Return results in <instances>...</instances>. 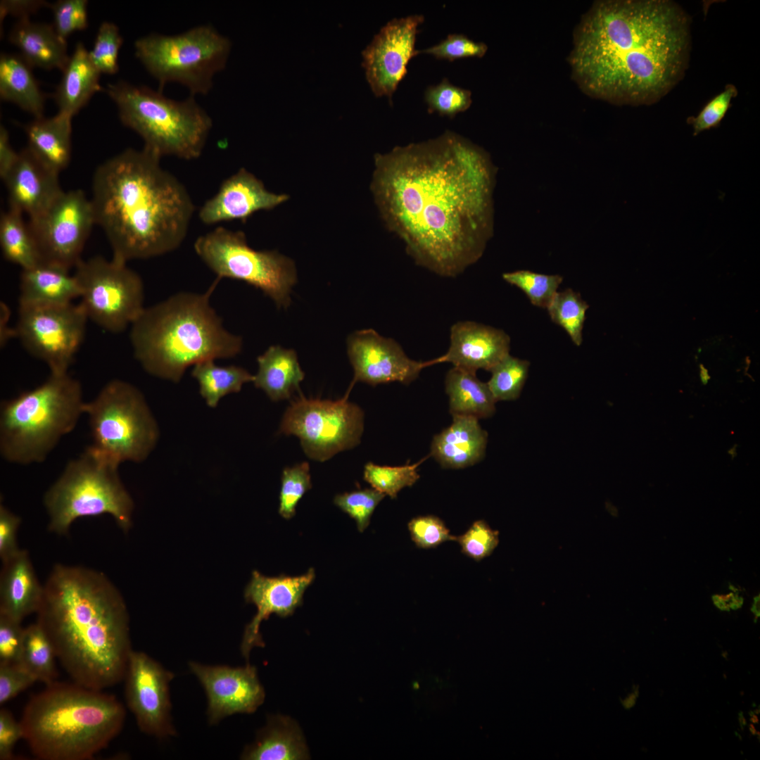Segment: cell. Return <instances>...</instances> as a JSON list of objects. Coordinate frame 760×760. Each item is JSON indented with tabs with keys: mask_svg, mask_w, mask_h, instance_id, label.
<instances>
[{
	"mask_svg": "<svg viewBox=\"0 0 760 760\" xmlns=\"http://www.w3.org/2000/svg\"><path fill=\"white\" fill-rule=\"evenodd\" d=\"M371 189L389 230L414 262L456 277L482 255L493 230L488 154L452 132L374 156Z\"/></svg>",
	"mask_w": 760,
	"mask_h": 760,
	"instance_id": "1",
	"label": "cell"
},
{
	"mask_svg": "<svg viewBox=\"0 0 760 760\" xmlns=\"http://www.w3.org/2000/svg\"><path fill=\"white\" fill-rule=\"evenodd\" d=\"M690 38V19L675 2L601 1L576 30L570 64L577 82L592 96L652 104L684 75Z\"/></svg>",
	"mask_w": 760,
	"mask_h": 760,
	"instance_id": "2",
	"label": "cell"
},
{
	"mask_svg": "<svg viewBox=\"0 0 760 760\" xmlns=\"http://www.w3.org/2000/svg\"><path fill=\"white\" fill-rule=\"evenodd\" d=\"M37 623L73 682L103 690L124 678L131 649L124 600L103 574L56 564Z\"/></svg>",
	"mask_w": 760,
	"mask_h": 760,
	"instance_id": "3",
	"label": "cell"
},
{
	"mask_svg": "<svg viewBox=\"0 0 760 760\" xmlns=\"http://www.w3.org/2000/svg\"><path fill=\"white\" fill-rule=\"evenodd\" d=\"M158 155L127 148L101 163L92 179L96 223L115 260L163 255L184 241L194 205L184 185L160 165Z\"/></svg>",
	"mask_w": 760,
	"mask_h": 760,
	"instance_id": "4",
	"label": "cell"
},
{
	"mask_svg": "<svg viewBox=\"0 0 760 760\" xmlns=\"http://www.w3.org/2000/svg\"><path fill=\"white\" fill-rule=\"evenodd\" d=\"M220 279L204 293L179 292L145 308L131 325L134 355L149 374L179 382L190 366L231 358L242 338L230 333L210 303Z\"/></svg>",
	"mask_w": 760,
	"mask_h": 760,
	"instance_id": "5",
	"label": "cell"
},
{
	"mask_svg": "<svg viewBox=\"0 0 760 760\" xmlns=\"http://www.w3.org/2000/svg\"><path fill=\"white\" fill-rule=\"evenodd\" d=\"M125 718L114 695L56 680L30 698L20 723L36 758L88 760L120 732Z\"/></svg>",
	"mask_w": 760,
	"mask_h": 760,
	"instance_id": "6",
	"label": "cell"
},
{
	"mask_svg": "<svg viewBox=\"0 0 760 760\" xmlns=\"http://www.w3.org/2000/svg\"><path fill=\"white\" fill-rule=\"evenodd\" d=\"M81 384L68 372L50 374L41 385L4 400L0 408V452L8 462H42L84 414Z\"/></svg>",
	"mask_w": 760,
	"mask_h": 760,
	"instance_id": "7",
	"label": "cell"
},
{
	"mask_svg": "<svg viewBox=\"0 0 760 760\" xmlns=\"http://www.w3.org/2000/svg\"><path fill=\"white\" fill-rule=\"evenodd\" d=\"M106 93L121 122L141 137L144 148L161 158L191 160L201 156L213 120L194 96L174 100L161 91L125 81L108 84Z\"/></svg>",
	"mask_w": 760,
	"mask_h": 760,
	"instance_id": "8",
	"label": "cell"
},
{
	"mask_svg": "<svg viewBox=\"0 0 760 760\" xmlns=\"http://www.w3.org/2000/svg\"><path fill=\"white\" fill-rule=\"evenodd\" d=\"M118 467L90 446L70 460L44 497L49 530L64 535L80 517L108 514L127 531L134 502L121 481Z\"/></svg>",
	"mask_w": 760,
	"mask_h": 760,
	"instance_id": "9",
	"label": "cell"
},
{
	"mask_svg": "<svg viewBox=\"0 0 760 760\" xmlns=\"http://www.w3.org/2000/svg\"><path fill=\"white\" fill-rule=\"evenodd\" d=\"M84 414L92 439L89 446L118 466L145 461L159 440V427L144 395L129 382H108L85 402Z\"/></svg>",
	"mask_w": 760,
	"mask_h": 760,
	"instance_id": "10",
	"label": "cell"
},
{
	"mask_svg": "<svg viewBox=\"0 0 760 760\" xmlns=\"http://www.w3.org/2000/svg\"><path fill=\"white\" fill-rule=\"evenodd\" d=\"M231 49L230 39L211 25L173 35L151 33L134 42L137 58L157 80L159 91L169 82H177L192 96L211 90L213 77L225 68Z\"/></svg>",
	"mask_w": 760,
	"mask_h": 760,
	"instance_id": "11",
	"label": "cell"
},
{
	"mask_svg": "<svg viewBox=\"0 0 760 760\" xmlns=\"http://www.w3.org/2000/svg\"><path fill=\"white\" fill-rule=\"evenodd\" d=\"M194 248L217 278L245 281L260 289L279 308L290 305L297 276L289 258L275 251L254 250L243 232L222 226L198 237Z\"/></svg>",
	"mask_w": 760,
	"mask_h": 760,
	"instance_id": "12",
	"label": "cell"
},
{
	"mask_svg": "<svg viewBox=\"0 0 760 760\" xmlns=\"http://www.w3.org/2000/svg\"><path fill=\"white\" fill-rule=\"evenodd\" d=\"M73 274L88 319L111 333L123 331L144 310V284L127 262L97 255L81 259Z\"/></svg>",
	"mask_w": 760,
	"mask_h": 760,
	"instance_id": "13",
	"label": "cell"
},
{
	"mask_svg": "<svg viewBox=\"0 0 760 760\" xmlns=\"http://www.w3.org/2000/svg\"><path fill=\"white\" fill-rule=\"evenodd\" d=\"M348 394L336 400L300 395L286 408L279 433L296 436L305 454L318 462L355 448L364 431V412Z\"/></svg>",
	"mask_w": 760,
	"mask_h": 760,
	"instance_id": "14",
	"label": "cell"
},
{
	"mask_svg": "<svg viewBox=\"0 0 760 760\" xmlns=\"http://www.w3.org/2000/svg\"><path fill=\"white\" fill-rule=\"evenodd\" d=\"M88 320L80 303H19L16 337L51 374H65L83 341Z\"/></svg>",
	"mask_w": 760,
	"mask_h": 760,
	"instance_id": "15",
	"label": "cell"
},
{
	"mask_svg": "<svg viewBox=\"0 0 760 760\" xmlns=\"http://www.w3.org/2000/svg\"><path fill=\"white\" fill-rule=\"evenodd\" d=\"M95 224L91 199L80 189L63 191L44 212L28 222L42 262L69 270L82 259Z\"/></svg>",
	"mask_w": 760,
	"mask_h": 760,
	"instance_id": "16",
	"label": "cell"
},
{
	"mask_svg": "<svg viewBox=\"0 0 760 760\" xmlns=\"http://www.w3.org/2000/svg\"><path fill=\"white\" fill-rule=\"evenodd\" d=\"M173 678V673L146 653L131 651L124 676L126 702L139 729L159 739L175 734L170 696Z\"/></svg>",
	"mask_w": 760,
	"mask_h": 760,
	"instance_id": "17",
	"label": "cell"
},
{
	"mask_svg": "<svg viewBox=\"0 0 760 760\" xmlns=\"http://www.w3.org/2000/svg\"><path fill=\"white\" fill-rule=\"evenodd\" d=\"M422 14L395 18L387 22L362 51L365 77L376 96L390 100L407 74L409 61L419 54L415 47Z\"/></svg>",
	"mask_w": 760,
	"mask_h": 760,
	"instance_id": "18",
	"label": "cell"
},
{
	"mask_svg": "<svg viewBox=\"0 0 760 760\" xmlns=\"http://www.w3.org/2000/svg\"><path fill=\"white\" fill-rule=\"evenodd\" d=\"M189 668L205 690L211 725L233 714H252L264 702L265 690L253 666H210L189 661Z\"/></svg>",
	"mask_w": 760,
	"mask_h": 760,
	"instance_id": "19",
	"label": "cell"
},
{
	"mask_svg": "<svg viewBox=\"0 0 760 760\" xmlns=\"http://www.w3.org/2000/svg\"><path fill=\"white\" fill-rule=\"evenodd\" d=\"M348 355L354 371L348 392L357 381L372 386L391 382L409 384L429 362L410 359L395 340L372 329L353 333L348 338Z\"/></svg>",
	"mask_w": 760,
	"mask_h": 760,
	"instance_id": "20",
	"label": "cell"
},
{
	"mask_svg": "<svg viewBox=\"0 0 760 760\" xmlns=\"http://www.w3.org/2000/svg\"><path fill=\"white\" fill-rule=\"evenodd\" d=\"M315 578V572L312 568L306 574L297 576L268 577L258 571H253L244 597L248 603L256 607L257 613L243 632L241 652L245 658L249 657L255 647L265 645L260 633L262 621L272 614L282 618L291 616L302 605L304 593Z\"/></svg>",
	"mask_w": 760,
	"mask_h": 760,
	"instance_id": "21",
	"label": "cell"
},
{
	"mask_svg": "<svg viewBox=\"0 0 760 760\" xmlns=\"http://www.w3.org/2000/svg\"><path fill=\"white\" fill-rule=\"evenodd\" d=\"M288 199L287 194L269 191L254 175L241 168L224 179L216 194L204 203L198 217L207 225L233 220L245 222L253 213L273 209Z\"/></svg>",
	"mask_w": 760,
	"mask_h": 760,
	"instance_id": "22",
	"label": "cell"
},
{
	"mask_svg": "<svg viewBox=\"0 0 760 760\" xmlns=\"http://www.w3.org/2000/svg\"><path fill=\"white\" fill-rule=\"evenodd\" d=\"M509 348L510 338L504 331L472 321L458 322L450 328L447 352L429 364L450 362L473 372H490L509 354Z\"/></svg>",
	"mask_w": 760,
	"mask_h": 760,
	"instance_id": "23",
	"label": "cell"
},
{
	"mask_svg": "<svg viewBox=\"0 0 760 760\" xmlns=\"http://www.w3.org/2000/svg\"><path fill=\"white\" fill-rule=\"evenodd\" d=\"M58 173L41 163L27 147L4 181L9 208L26 213L29 218L44 212L63 191Z\"/></svg>",
	"mask_w": 760,
	"mask_h": 760,
	"instance_id": "24",
	"label": "cell"
},
{
	"mask_svg": "<svg viewBox=\"0 0 760 760\" xmlns=\"http://www.w3.org/2000/svg\"><path fill=\"white\" fill-rule=\"evenodd\" d=\"M0 575V614L21 622L37 613L44 595L27 552H20L2 562Z\"/></svg>",
	"mask_w": 760,
	"mask_h": 760,
	"instance_id": "25",
	"label": "cell"
},
{
	"mask_svg": "<svg viewBox=\"0 0 760 760\" xmlns=\"http://www.w3.org/2000/svg\"><path fill=\"white\" fill-rule=\"evenodd\" d=\"M487 441L477 418L455 415L451 425L434 436L431 455L443 468L463 469L483 459Z\"/></svg>",
	"mask_w": 760,
	"mask_h": 760,
	"instance_id": "26",
	"label": "cell"
},
{
	"mask_svg": "<svg viewBox=\"0 0 760 760\" xmlns=\"http://www.w3.org/2000/svg\"><path fill=\"white\" fill-rule=\"evenodd\" d=\"M244 760H305L310 759L303 732L289 716L273 715L267 718L254 742L243 749Z\"/></svg>",
	"mask_w": 760,
	"mask_h": 760,
	"instance_id": "27",
	"label": "cell"
},
{
	"mask_svg": "<svg viewBox=\"0 0 760 760\" xmlns=\"http://www.w3.org/2000/svg\"><path fill=\"white\" fill-rule=\"evenodd\" d=\"M8 39L32 67L62 71L70 57L66 40L52 25L20 19L10 32Z\"/></svg>",
	"mask_w": 760,
	"mask_h": 760,
	"instance_id": "28",
	"label": "cell"
},
{
	"mask_svg": "<svg viewBox=\"0 0 760 760\" xmlns=\"http://www.w3.org/2000/svg\"><path fill=\"white\" fill-rule=\"evenodd\" d=\"M19 289V303L23 304H68L80 296L77 281L69 270L43 262L22 270Z\"/></svg>",
	"mask_w": 760,
	"mask_h": 760,
	"instance_id": "29",
	"label": "cell"
},
{
	"mask_svg": "<svg viewBox=\"0 0 760 760\" xmlns=\"http://www.w3.org/2000/svg\"><path fill=\"white\" fill-rule=\"evenodd\" d=\"M101 72L90 60L89 51L78 42L62 70V77L53 95L58 113L73 117L99 91Z\"/></svg>",
	"mask_w": 760,
	"mask_h": 760,
	"instance_id": "30",
	"label": "cell"
},
{
	"mask_svg": "<svg viewBox=\"0 0 760 760\" xmlns=\"http://www.w3.org/2000/svg\"><path fill=\"white\" fill-rule=\"evenodd\" d=\"M72 118L58 113L53 117L34 118L25 129L27 148L46 167L59 174L71 157Z\"/></svg>",
	"mask_w": 760,
	"mask_h": 760,
	"instance_id": "31",
	"label": "cell"
},
{
	"mask_svg": "<svg viewBox=\"0 0 760 760\" xmlns=\"http://www.w3.org/2000/svg\"><path fill=\"white\" fill-rule=\"evenodd\" d=\"M257 362L258 369L253 382L272 401L289 399L304 379L293 350L272 346L258 357Z\"/></svg>",
	"mask_w": 760,
	"mask_h": 760,
	"instance_id": "32",
	"label": "cell"
},
{
	"mask_svg": "<svg viewBox=\"0 0 760 760\" xmlns=\"http://www.w3.org/2000/svg\"><path fill=\"white\" fill-rule=\"evenodd\" d=\"M32 66L20 55L0 56V96L32 115L44 117L45 96L41 91Z\"/></svg>",
	"mask_w": 760,
	"mask_h": 760,
	"instance_id": "33",
	"label": "cell"
},
{
	"mask_svg": "<svg viewBox=\"0 0 760 760\" xmlns=\"http://www.w3.org/2000/svg\"><path fill=\"white\" fill-rule=\"evenodd\" d=\"M445 389L452 416L479 419L495 413L496 401L487 383L480 381L476 372L453 367L446 374Z\"/></svg>",
	"mask_w": 760,
	"mask_h": 760,
	"instance_id": "34",
	"label": "cell"
},
{
	"mask_svg": "<svg viewBox=\"0 0 760 760\" xmlns=\"http://www.w3.org/2000/svg\"><path fill=\"white\" fill-rule=\"evenodd\" d=\"M0 246L8 261L22 270L32 267L42 262L41 256L28 223L23 214L9 208L0 218Z\"/></svg>",
	"mask_w": 760,
	"mask_h": 760,
	"instance_id": "35",
	"label": "cell"
},
{
	"mask_svg": "<svg viewBox=\"0 0 760 760\" xmlns=\"http://www.w3.org/2000/svg\"><path fill=\"white\" fill-rule=\"evenodd\" d=\"M191 375L198 384L201 397L212 408L217 407L223 397L239 392L244 384L254 380V375L244 368L235 365L218 366L215 360L195 365Z\"/></svg>",
	"mask_w": 760,
	"mask_h": 760,
	"instance_id": "36",
	"label": "cell"
},
{
	"mask_svg": "<svg viewBox=\"0 0 760 760\" xmlns=\"http://www.w3.org/2000/svg\"><path fill=\"white\" fill-rule=\"evenodd\" d=\"M56 659L53 646L39 624L25 628L19 664L37 681L48 685L56 681Z\"/></svg>",
	"mask_w": 760,
	"mask_h": 760,
	"instance_id": "37",
	"label": "cell"
},
{
	"mask_svg": "<svg viewBox=\"0 0 760 760\" xmlns=\"http://www.w3.org/2000/svg\"><path fill=\"white\" fill-rule=\"evenodd\" d=\"M588 304L579 293L567 289L557 292L547 310L553 322L562 327L576 346L583 342V328Z\"/></svg>",
	"mask_w": 760,
	"mask_h": 760,
	"instance_id": "38",
	"label": "cell"
},
{
	"mask_svg": "<svg viewBox=\"0 0 760 760\" xmlns=\"http://www.w3.org/2000/svg\"><path fill=\"white\" fill-rule=\"evenodd\" d=\"M530 362L509 354L490 372L487 383L496 402L517 399L526 381Z\"/></svg>",
	"mask_w": 760,
	"mask_h": 760,
	"instance_id": "39",
	"label": "cell"
},
{
	"mask_svg": "<svg viewBox=\"0 0 760 760\" xmlns=\"http://www.w3.org/2000/svg\"><path fill=\"white\" fill-rule=\"evenodd\" d=\"M422 461L403 466H384L367 462L364 467L363 479L372 488L391 498L405 487L413 486L419 479L417 471Z\"/></svg>",
	"mask_w": 760,
	"mask_h": 760,
	"instance_id": "40",
	"label": "cell"
},
{
	"mask_svg": "<svg viewBox=\"0 0 760 760\" xmlns=\"http://www.w3.org/2000/svg\"><path fill=\"white\" fill-rule=\"evenodd\" d=\"M424 101L429 113L452 118L471 106V91L453 84L444 77L439 83L426 87Z\"/></svg>",
	"mask_w": 760,
	"mask_h": 760,
	"instance_id": "41",
	"label": "cell"
},
{
	"mask_svg": "<svg viewBox=\"0 0 760 760\" xmlns=\"http://www.w3.org/2000/svg\"><path fill=\"white\" fill-rule=\"evenodd\" d=\"M502 277L506 282L521 289L533 305L546 309L563 280L558 274H544L529 270L506 272Z\"/></svg>",
	"mask_w": 760,
	"mask_h": 760,
	"instance_id": "42",
	"label": "cell"
},
{
	"mask_svg": "<svg viewBox=\"0 0 760 760\" xmlns=\"http://www.w3.org/2000/svg\"><path fill=\"white\" fill-rule=\"evenodd\" d=\"M279 514L285 519L293 518L298 503L312 488L310 464L303 462L283 469L281 478Z\"/></svg>",
	"mask_w": 760,
	"mask_h": 760,
	"instance_id": "43",
	"label": "cell"
},
{
	"mask_svg": "<svg viewBox=\"0 0 760 760\" xmlns=\"http://www.w3.org/2000/svg\"><path fill=\"white\" fill-rule=\"evenodd\" d=\"M122 43V37L115 24L104 21L100 25L93 47L89 51V56L101 74L113 75L118 72V55Z\"/></svg>",
	"mask_w": 760,
	"mask_h": 760,
	"instance_id": "44",
	"label": "cell"
},
{
	"mask_svg": "<svg viewBox=\"0 0 760 760\" xmlns=\"http://www.w3.org/2000/svg\"><path fill=\"white\" fill-rule=\"evenodd\" d=\"M386 495L374 488H365L338 494L334 503L353 519L360 532L369 526L372 514Z\"/></svg>",
	"mask_w": 760,
	"mask_h": 760,
	"instance_id": "45",
	"label": "cell"
},
{
	"mask_svg": "<svg viewBox=\"0 0 760 760\" xmlns=\"http://www.w3.org/2000/svg\"><path fill=\"white\" fill-rule=\"evenodd\" d=\"M87 0H59L49 4L53 13V27L65 39L72 33L88 26Z\"/></svg>",
	"mask_w": 760,
	"mask_h": 760,
	"instance_id": "46",
	"label": "cell"
},
{
	"mask_svg": "<svg viewBox=\"0 0 760 760\" xmlns=\"http://www.w3.org/2000/svg\"><path fill=\"white\" fill-rule=\"evenodd\" d=\"M487 49L483 42L474 41L462 33H453L433 46L419 50V54H428L439 60L453 61L464 58L482 57Z\"/></svg>",
	"mask_w": 760,
	"mask_h": 760,
	"instance_id": "47",
	"label": "cell"
},
{
	"mask_svg": "<svg viewBox=\"0 0 760 760\" xmlns=\"http://www.w3.org/2000/svg\"><path fill=\"white\" fill-rule=\"evenodd\" d=\"M462 552L479 562L490 556L499 544V531L492 529L483 520L474 521L468 530L457 536Z\"/></svg>",
	"mask_w": 760,
	"mask_h": 760,
	"instance_id": "48",
	"label": "cell"
},
{
	"mask_svg": "<svg viewBox=\"0 0 760 760\" xmlns=\"http://www.w3.org/2000/svg\"><path fill=\"white\" fill-rule=\"evenodd\" d=\"M735 85L728 84L724 90L711 99L696 116L689 117L687 123L693 129V136L719 127L722 120L731 105V101L737 95Z\"/></svg>",
	"mask_w": 760,
	"mask_h": 760,
	"instance_id": "49",
	"label": "cell"
},
{
	"mask_svg": "<svg viewBox=\"0 0 760 760\" xmlns=\"http://www.w3.org/2000/svg\"><path fill=\"white\" fill-rule=\"evenodd\" d=\"M407 527L412 540L419 548H433L448 540L456 541L457 536L451 535L444 522L433 515L414 517Z\"/></svg>",
	"mask_w": 760,
	"mask_h": 760,
	"instance_id": "50",
	"label": "cell"
},
{
	"mask_svg": "<svg viewBox=\"0 0 760 760\" xmlns=\"http://www.w3.org/2000/svg\"><path fill=\"white\" fill-rule=\"evenodd\" d=\"M24 631L21 622L0 614V664H19Z\"/></svg>",
	"mask_w": 760,
	"mask_h": 760,
	"instance_id": "51",
	"label": "cell"
},
{
	"mask_svg": "<svg viewBox=\"0 0 760 760\" xmlns=\"http://www.w3.org/2000/svg\"><path fill=\"white\" fill-rule=\"evenodd\" d=\"M37 681L20 664H0V704L2 706Z\"/></svg>",
	"mask_w": 760,
	"mask_h": 760,
	"instance_id": "52",
	"label": "cell"
},
{
	"mask_svg": "<svg viewBox=\"0 0 760 760\" xmlns=\"http://www.w3.org/2000/svg\"><path fill=\"white\" fill-rule=\"evenodd\" d=\"M20 518L4 505H0V557L2 562L17 555L18 548L16 533Z\"/></svg>",
	"mask_w": 760,
	"mask_h": 760,
	"instance_id": "53",
	"label": "cell"
},
{
	"mask_svg": "<svg viewBox=\"0 0 760 760\" xmlns=\"http://www.w3.org/2000/svg\"><path fill=\"white\" fill-rule=\"evenodd\" d=\"M23 738L21 724L6 709L0 710V759L10 760L13 757V748Z\"/></svg>",
	"mask_w": 760,
	"mask_h": 760,
	"instance_id": "54",
	"label": "cell"
},
{
	"mask_svg": "<svg viewBox=\"0 0 760 760\" xmlns=\"http://www.w3.org/2000/svg\"><path fill=\"white\" fill-rule=\"evenodd\" d=\"M49 3L42 0H3L0 1L1 23L6 15H14L20 19L29 16L42 7H49Z\"/></svg>",
	"mask_w": 760,
	"mask_h": 760,
	"instance_id": "55",
	"label": "cell"
},
{
	"mask_svg": "<svg viewBox=\"0 0 760 760\" xmlns=\"http://www.w3.org/2000/svg\"><path fill=\"white\" fill-rule=\"evenodd\" d=\"M19 158L17 153L12 148L9 133L3 125L0 127V177L4 181L12 169L15 165Z\"/></svg>",
	"mask_w": 760,
	"mask_h": 760,
	"instance_id": "56",
	"label": "cell"
},
{
	"mask_svg": "<svg viewBox=\"0 0 760 760\" xmlns=\"http://www.w3.org/2000/svg\"><path fill=\"white\" fill-rule=\"evenodd\" d=\"M11 310L4 303H0V344L4 347L12 338L16 337L15 328L13 329L9 327Z\"/></svg>",
	"mask_w": 760,
	"mask_h": 760,
	"instance_id": "57",
	"label": "cell"
},
{
	"mask_svg": "<svg viewBox=\"0 0 760 760\" xmlns=\"http://www.w3.org/2000/svg\"><path fill=\"white\" fill-rule=\"evenodd\" d=\"M713 601L715 605L721 610L729 611L730 609H736L740 608L743 602V599L737 594L733 593L722 595H714Z\"/></svg>",
	"mask_w": 760,
	"mask_h": 760,
	"instance_id": "58",
	"label": "cell"
},
{
	"mask_svg": "<svg viewBox=\"0 0 760 760\" xmlns=\"http://www.w3.org/2000/svg\"><path fill=\"white\" fill-rule=\"evenodd\" d=\"M752 611L755 614L756 617L759 616V595L754 597Z\"/></svg>",
	"mask_w": 760,
	"mask_h": 760,
	"instance_id": "59",
	"label": "cell"
},
{
	"mask_svg": "<svg viewBox=\"0 0 760 760\" xmlns=\"http://www.w3.org/2000/svg\"><path fill=\"white\" fill-rule=\"evenodd\" d=\"M739 722H740V726H741V727H742V728H743V727H744L745 726H746V724H747V721H746V719H745V717L743 716V715H742V712H740V713L739 714Z\"/></svg>",
	"mask_w": 760,
	"mask_h": 760,
	"instance_id": "60",
	"label": "cell"
},
{
	"mask_svg": "<svg viewBox=\"0 0 760 760\" xmlns=\"http://www.w3.org/2000/svg\"><path fill=\"white\" fill-rule=\"evenodd\" d=\"M749 715H750V716H751V718H750V721H752V722L753 723H757L759 722L758 718H757L756 715V714H754V712H752V711H750V712H749Z\"/></svg>",
	"mask_w": 760,
	"mask_h": 760,
	"instance_id": "61",
	"label": "cell"
},
{
	"mask_svg": "<svg viewBox=\"0 0 760 760\" xmlns=\"http://www.w3.org/2000/svg\"><path fill=\"white\" fill-rule=\"evenodd\" d=\"M749 731L751 732V733H752V735H755V734H756V728H755V727L754 726V725H753L752 723H750V724H749Z\"/></svg>",
	"mask_w": 760,
	"mask_h": 760,
	"instance_id": "62",
	"label": "cell"
},
{
	"mask_svg": "<svg viewBox=\"0 0 760 760\" xmlns=\"http://www.w3.org/2000/svg\"><path fill=\"white\" fill-rule=\"evenodd\" d=\"M759 711H759V709H755V710H754V713L755 714H759Z\"/></svg>",
	"mask_w": 760,
	"mask_h": 760,
	"instance_id": "63",
	"label": "cell"
}]
</instances>
